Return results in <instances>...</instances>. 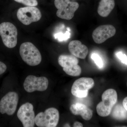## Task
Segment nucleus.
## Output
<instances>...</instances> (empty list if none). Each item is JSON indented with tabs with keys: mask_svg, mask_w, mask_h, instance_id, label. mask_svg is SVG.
Wrapping results in <instances>:
<instances>
[{
	"mask_svg": "<svg viewBox=\"0 0 127 127\" xmlns=\"http://www.w3.org/2000/svg\"><path fill=\"white\" fill-rule=\"evenodd\" d=\"M101 97L102 101L97 104L96 107L97 112L101 117H107L111 113L113 108L117 103V94L114 89H109L104 91Z\"/></svg>",
	"mask_w": 127,
	"mask_h": 127,
	"instance_id": "f257e3e1",
	"label": "nucleus"
},
{
	"mask_svg": "<svg viewBox=\"0 0 127 127\" xmlns=\"http://www.w3.org/2000/svg\"><path fill=\"white\" fill-rule=\"evenodd\" d=\"M20 53L23 61L29 65L37 66L41 62L40 53L35 46L31 42L22 43L20 47Z\"/></svg>",
	"mask_w": 127,
	"mask_h": 127,
	"instance_id": "f03ea898",
	"label": "nucleus"
},
{
	"mask_svg": "<svg viewBox=\"0 0 127 127\" xmlns=\"http://www.w3.org/2000/svg\"><path fill=\"white\" fill-rule=\"evenodd\" d=\"M59 119V111L55 108H47L35 117V124L39 127H56Z\"/></svg>",
	"mask_w": 127,
	"mask_h": 127,
	"instance_id": "7ed1b4c3",
	"label": "nucleus"
},
{
	"mask_svg": "<svg viewBox=\"0 0 127 127\" xmlns=\"http://www.w3.org/2000/svg\"><path fill=\"white\" fill-rule=\"evenodd\" d=\"M0 36L6 47L13 48L17 42V30L12 23L4 22L0 24Z\"/></svg>",
	"mask_w": 127,
	"mask_h": 127,
	"instance_id": "20e7f679",
	"label": "nucleus"
},
{
	"mask_svg": "<svg viewBox=\"0 0 127 127\" xmlns=\"http://www.w3.org/2000/svg\"><path fill=\"white\" fill-rule=\"evenodd\" d=\"M55 5L58 9L57 16L61 19L68 20L73 18L75 11L79 7L77 2L70 0H55Z\"/></svg>",
	"mask_w": 127,
	"mask_h": 127,
	"instance_id": "39448f33",
	"label": "nucleus"
},
{
	"mask_svg": "<svg viewBox=\"0 0 127 127\" xmlns=\"http://www.w3.org/2000/svg\"><path fill=\"white\" fill-rule=\"evenodd\" d=\"M17 16L22 23L28 26L32 22L40 20L42 15L40 10L37 7L27 6L18 9Z\"/></svg>",
	"mask_w": 127,
	"mask_h": 127,
	"instance_id": "423d86ee",
	"label": "nucleus"
},
{
	"mask_svg": "<svg viewBox=\"0 0 127 127\" xmlns=\"http://www.w3.org/2000/svg\"><path fill=\"white\" fill-rule=\"evenodd\" d=\"M94 82L91 78L82 77L73 83L71 89L72 95L76 97L85 98L88 95V91L94 86Z\"/></svg>",
	"mask_w": 127,
	"mask_h": 127,
	"instance_id": "0eeeda50",
	"label": "nucleus"
},
{
	"mask_svg": "<svg viewBox=\"0 0 127 127\" xmlns=\"http://www.w3.org/2000/svg\"><path fill=\"white\" fill-rule=\"evenodd\" d=\"M48 86V79L46 77H37L32 75L28 76L23 84L25 91L28 93L36 91L43 92L47 89Z\"/></svg>",
	"mask_w": 127,
	"mask_h": 127,
	"instance_id": "6e6552de",
	"label": "nucleus"
},
{
	"mask_svg": "<svg viewBox=\"0 0 127 127\" xmlns=\"http://www.w3.org/2000/svg\"><path fill=\"white\" fill-rule=\"evenodd\" d=\"M19 97L16 93L9 92L0 101V112L1 114H6L9 116L14 114L18 104Z\"/></svg>",
	"mask_w": 127,
	"mask_h": 127,
	"instance_id": "1a4fd4ad",
	"label": "nucleus"
},
{
	"mask_svg": "<svg viewBox=\"0 0 127 127\" xmlns=\"http://www.w3.org/2000/svg\"><path fill=\"white\" fill-rule=\"evenodd\" d=\"M33 105L27 102L22 105L18 109L17 116L23 127H33L35 125V115Z\"/></svg>",
	"mask_w": 127,
	"mask_h": 127,
	"instance_id": "9d476101",
	"label": "nucleus"
},
{
	"mask_svg": "<svg viewBox=\"0 0 127 127\" xmlns=\"http://www.w3.org/2000/svg\"><path fill=\"white\" fill-rule=\"evenodd\" d=\"M116 32V28L112 25H102L94 30L92 34L93 39L95 43L101 44L113 36Z\"/></svg>",
	"mask_w": 127,
	"mask_h": 127,
	"instance_id": "9b49d317",
	"label": "nucleus"
},
{
	"mask_svg": "<svg viewBox=\"0 0 127 127\" xmlns=\"http://www.w3.org/2000/svg\"><path fill=\"white\" fill-rule=\"evenodd\" d=\"M58 62L65 72L76 69L80 66L78 64L79 63L78 59L73 55H61L58 58Z\"/></svg>",
	"mask_w": 127,
	"mask_h": 127,
	"instance_id": "f8f14e48",
	"label": "nucleus"
},
{
	"mask_svg": "<svg viewBox=\"0 0 127 127\" xmlns=\"http://www.w3.org/2000/svg\"><path fill=\"white\" fill-rule=\"evenodd\" d=\"M68 48L72 55L80 59H85L88 54L87 46L82 44L79 40L71 41L68 44Z\"/></svg>",
	"mask_w": 127,
	"mask_h": 127,
	"instance_id": "ddd939ff",
	"label": "nucleus"
},
{
	"mask_svg": "<svg viewBox=\"0 0 127 127\" xmlns=\"http://www.w3.org/2000/svg\"><path fill=\"white\" fill-rule=\"evenodd\" d=\"M70 111L75 116L80 115L83 119L89 120L93 117V111L85 104L80 103H77L72 104L70 107Z\"/></svg>",
	"mask_w": 127,
	"mask_h": 127,
	"instance_id": "4468645a",
	"label": "nucleus"
},
{
	"mask_svg": "<svg viewBox=\"0 0 127 127\" xmlns=\"http://www.w3.org/2000/svg\"><path fill=\"white\" fill-rule=\"evenodd\" d=\"M114 0H101L97 8L98 15L102 17L109 15L115 7Z\"/></svg>",
	"mask_w": 127,
	"mask_h": 127,
	"instance_id": "2eb2a0df",
	"label": "nucleus"
},
{
	"mask_svg": "<svg viewBox=\"0 0 127 127\" xmlns=\"http://www.w3.org/2000/svg\"><path fill=\"white\" fill-rule=\"evenodd\" d=\"M112 115L114 118L117 120H124L127 118V112L123 105L118 104L113 110Z\"/></svg>",
	"mask_w": 127,
	"mask_h": 127,
	"instance_id": "dca6fc26",
	"label": "nucleus"
},
{
	"mask_svg": "<svg viewBox=\"0 0 127 127\" xmlns=\"http://www.w3.org/2000/svg\"><path fill=\"white\" fill-rule=\"evenodd\" d=\"M16 2L22 3L27 6H35L38 5L37 0H14Z\"/></svg>",
	"mask_w": 127,
	"mask_h": 127,
	"instance_id": "f3484780",
	"label": "nucleus"
},
{
	"mask_svg": "<svg viewBox=\"0 0 127 127\" xmlns=\"http://www.w3.org/2000/svg\"><path fill=\"white\" fill-rule=\"evenodd\" d=\"M70 34L68 31H66L65 33L63 34L62 33H58L55 34V38L58 39L59 41H62L67 40L70 38Z\"/></svg>",
	"mask_w": 127,
	"mask_h": 127,
	"instance_id": "a211bd4d",
	"label": "nucleus"
},
{
	"mask_svg": "<svg viewBox=\"0 0 127 127\" xmlns=\"http://www.w3.org/2000/svg\"><path fill=\"white\" fill-rule=\"evenodd\" d=\"M91 58L93 59L95 64L98 67L100 68L102 67L103 63L101 58L99 55L96 53H93L91 56Z\"/></svg>",
	"mask_w": 127,
	"mask_h": 127,
	"instance_id": "6ab92c4d",
	"label": "nucleus"
},
{
	"mask_svg": "<svg viewBox=\"0 0 127 127\" xmlns=\"http://www.w3.org/2000/svg\"><path fill=\"white\" fill-rule=\"evenodd\" d=\"M116 56L122 63L127 65V57L125 54L121 52H119L116 53Z\"/></svg>",
	"mask_w": 127,
	"mask_h": 127,
	"instance_id": "aec40b11",
	"label": "nucleus"
},
{
	"mask_svg": "<svg viewBox=\"0 0 127 127\" xmlns=\"http://www.w3.org/2000/svg\"><path fill=\"white\" fill-rule=\"evenodd\" d=\"M7 66L4 63L0 61V75L3 74L6 71Z\"/></svg>",
	"mask_w": 127,
	"mask_h": 127,
	"instance_id": "412c9836",
	"label": "nucleus"
},
{
	"mask_svg": "<svg viewBox=\"0 0 127 127\" xmlns=\"http://www.w3.org/2000/svg\"><path fill=\"white\" fill-rule=\"evenodd\" d=\"M123 105L127 112V97H125L123 100Z\"/></svg>",
	"mask_w": 127,
	"mask_h": 127,
	"instance_id": "4be33fe9",
	"label": "nucleus"
},
{
	"mask_svg": "<svg viewBox=\"0 0 127 127\" xmlns=\"http://www.w3.org/2000/svg\"><path fill=\"white\" fill-rule=\"evenodd\" d=\"M73 127H83V126L81 123L76 122L74 123Z\"/></svg>",
	"mask_w": 127,
	"mask_h": 127,
	"instance_id": "5701e85b",
	"label": "nucleus"
},
{
	"mask_svg": "<svg viewBox=\"0 0 127 127\" xmlns=\"http://www.w3.org/2000/svg\"><path fill=\"white\" fill-rule=\"evenodd\" d=\"M70 0L75 1L76 0Z\"/></svg>",
	"mask_w": 127,
	"mask_h": 127,
	"instance_id": "b1692460",
	"label": "nucleus"
},
{
	"mask_svg": "<svg viewBox=\"0 0 127 127\" xmlns=\"http://www.w3.org/2000/svg\"></svg>",
	"mask_w": 127,
	"mask_h": 127,
	"instance_id": "393cba45",
	"label": "nucleus"
}]
</instances>
